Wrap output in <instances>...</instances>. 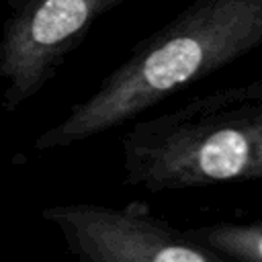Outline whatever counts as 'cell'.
Instances as JSON below:
<instances>
[{
    "label": "cell",
    "mask_w": 262,
    "mask_h": 262,
    "mask_svg": "<svg viewBox=\"0 0 262 262\" xmlns=\"http://www.w3.org/2000/svg\"><path fill=\"white\" fill-rule=\"evenodd\" d=\"M194 239L217 252L223 262H262V221L213 223L188 229Z\"/></svg>",
    "instance_id": "cell-5"
},
{
    "label": "cell",
    "mask_w": 262,
    "mask_h": 262,
    "mask_svg": "<svg viewBox=\"0 0 262 262\" xmlns=\"http://www.w3.org/2000/svg\"><path fill=\"white\" fill-rule=\"evenodd\" d=\"M121 154L125 184L147 192L262 180V76L137 121Z\"/></svg>",
    "instance_id": "cell-2"
},
{
    "label": "cell",
    "mask_w": 262,
    "mask_h": 262,
    "mask_svg": "<svg viewBox=\"0 0 262 262\" xmlns=\"http://www.w3.org/2000/svg\"><path fill=\"white\" fill-rule=\"evenodd\" d=\"M129 0H8L0 39L2 108L31 102L90 29Z\"/></svg>",
    "instance_id": "cell-3"
},
{
    "label": "cell",
    "mask_w": 262,
    "mask_h": 262,
    "mask_svg": "<svg viewBox=\"0 0 262 262\" xmlns=\"http://www.w3.org/2000/svg\"><path fill=\"white\" fill-rule=\"evenodd\" d=\"M262 47V0H192L139 41L98 88L33 143L68 149L131 123L178 90Z\"/></svg>",
    "instance_id": "cell-1"
},
{
    "label": "cell",
    "mask_w": 262,
    "mask_h": 262,
    "mask_svg": "<svg viewBox=\"0 0 262 262\" xmlns=\"http://www.w3.org/2000/svg\"><path fill=\"white\" fill-rule=\"evenodd\" d=\"M68 248L88 262H223V258L151 215L143 205L113 209L104 205H55L43 209Z\"/></svg>",
    "instance_id": "cell-4"
}]
</instances>
